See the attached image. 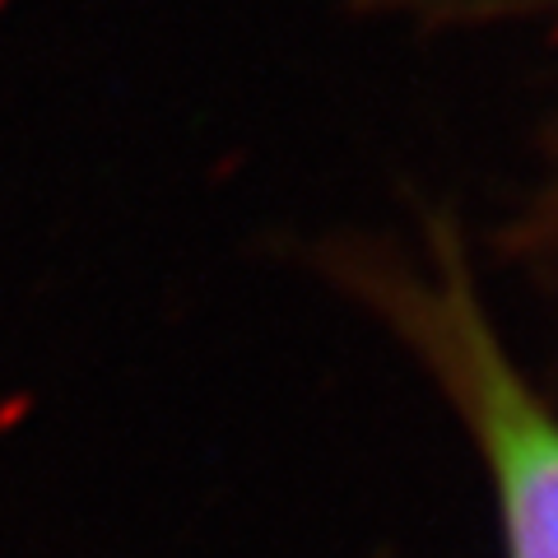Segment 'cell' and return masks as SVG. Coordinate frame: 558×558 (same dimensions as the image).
I'll use <instances>...</instances> for the list:
<instances>
[{
    "mask_svg": "<svg viewBox=\"0 0 558 558\" xmlns=\"http://www.w3.org/2000/svg\"><path fill=\"white\" fill-rule=\"evenodd\" d=\"M391 307L480 433L512 558H558V418L498 349L461 266L438 289L391 293Z\"/></svg>",
    "mask_w": 558,
    "mask_h": 558,
    "instance_id": "6da1fadb",
    "label": "cell"
}]
</instances>
